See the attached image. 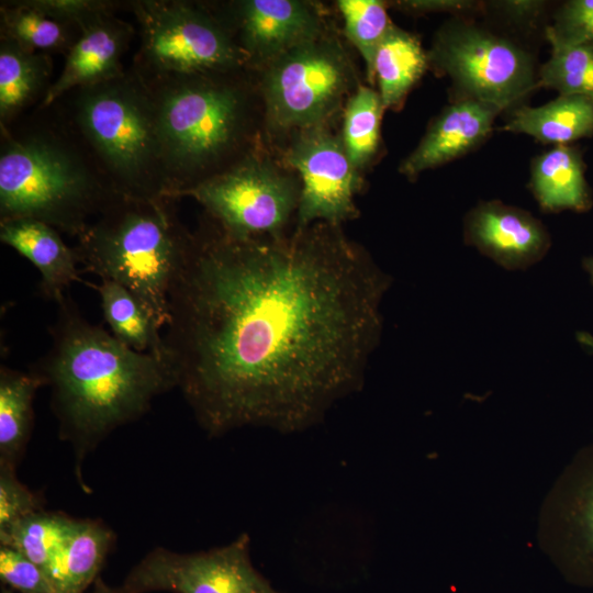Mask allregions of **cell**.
<instances>
[{"label":"cell","mask_w":593,"mask_h":593,"mask_svg":"<svg viewBox=\"0 0 593 593\" xmlns=\"http://www.w3.org/2000/svg\"><path fill=\"white\" fill-rule=\"evenodd\" d=\"M391 278L339 226L191 235L168 296L165 359L209 437L320 423L363 383Z\"/></svg>","instance_id":"6da1fadb"},{"label":"cell","mask_w":593,"mask_h":593,"mask_svg":"<svg viewBox=\"0 0 593 593\" xmlns=\"http://www.w3.org/2000/svg\"><path fill=\"white\" fill-rule=\"evenodd\" d=\"M56 304L51 348L30 370L51 389L58 436L70 445L78 483L87 492L81 473L86 458L177 382L165 358L132 350L91 324L68 294Z\"/></svg>","instance_id":"7a4b0ae2"},{"label":"cell","mask_w":593,"mask_h":593,"mask_svg":"<svg viewBox=\"0 0 593 593\" xmlns=\"http://www.w3.org/2000/svg\"><path fill=\"white\" fill-rule=\"evenodd\" d=\"M166 197L116 193L78 236L75 248L85 271L127 288L161 329L168 296L191 235Z\"/></svg>","instance_id":"3957f363"},{"label":"cell","mask_w":593,"mask_h":593,"mask_svg":"<svg viewBox=\"0 0 593 593\" xmlns=\"http://www.w3.org/2000/svg\"><path fill=\"white\" fill-rule=\"evenodd\" d=\"M115 194L53 143L13 141L1 153V221L33 219L78 237Z\"/></svg>","instance_id":"277c9868"},{"label":"cell","mask_w":593,"mask_h":593,"mask_svg":"<svg viewBox=\"0 0 593 593\" xmlns=\"http://www.w3.org/2000/svg\"><path fill=\"white\" fill-rule=\"evenodd\" d=\"M78 116L85 134L120 180L121 194L164 197L148 172L161 161L155 104L116 77L88 87Z\"/></svg>","instance_id":"5b68a950"},{"label":"cell","mask_w":593,"mask_h":593,"mask_svg":"<svg viewBox=\"0 0 593 593\" xmlns=\"http://www.w3.org/2000/svg\"><path fill=\"white\" fill-rule=\"evenodd\" d=\"M354 83L349 56L323 34L266 65L261 88L267 119L283 131L324 125Z\"/></svg>","instance_id":"8992f818"},{"label":"cell","mask_w":593,"mask_h":593,"mask_svg":"<svg viewBox=\"0 0 593 593\" xmlns=\"http://www.w3.org/2000/svg\"><path fill=\"white\" fill-rule=\"evenodd\" d=\"M243 110L230 86L190 81L167 89L155 104L161 161L181 175L215 163L236 143Z\"/></svg>","instance_id":"52a82bcc"},{"label":"cell","mask_w":593,"mask_h":593,"mask_svg":"<svg viewBox=\"0 0 593 593\" xmlns=\"http://www.w3.org/2000/svg\"><path fill=\"white\" fill-rule=\"evenodd\" d=\"M428 59L462 92L502 111L537 83L533 58L515 43L473 24L455 21L438 32Z\"/></svg>","instance_id":"ba28073f"},{"label":"cell","mask_w":593,"mask_h":593,"mask_svg":"<svg viewBox=\"0 0 593 593\" xmlns=\"http://www.w3.org/2000/svg\"><path fill=\"white\" fill-rule=\"evenodd\" d=\"M301 186L270 161L247 158L194 182L174 198L189 195L225 231L242 237H278L296 213Z\"/></svg>","instance_id":"9c48e42d"},{"label":"cell","mask_w":593,"mask_h":593,"mask_svg":"<svg viewBox=\"0 0 593 593\" xmlns=\"http://www.w3.org/2000/svg\"><path fill=\"white\" fill-rule=\"evenodd\" d=\"M145 60L163 74L195 76L225 71L246 55L208 13L179 1L136 4Z\"/></svg>","instance_id":"30bf717a"},{"label":"cell","mask_w":593,"mask_h":593,"mask_svg":"<svg viewBox=\"0 0 593 593\" xmlns=\"http://www.w3.org/2000/svg\"><path fill=\"white\" fill-rule=\"evenodd\" d=\"M121 588L125 593H283L255 568L246 533L204 551L156 547L131 569Z\"/></svg>","instance_id":"8fae6325"},{"label":"cell","mask_w":593,"mask_h":593,"mask_svg":"<svg viewBox=\"0 0 593 593\" xmlns=\"http://www.w3.org/2000/svg\"><path fill=\"white\" fill-rule=\"evenodd\" d=\"M286 157L301 178L296 228L321 222L339 226L358 216L355 197L362 179L340 136L324 125L298 131Z\"/></svg>","instance_id":"7c38bea8"},{"label":"cell","mask_w":593,"mask_h":593,"mask_svg":"<svg viewBox=\"0 0 593 593\" xmlns=\"http://www.w3.org/2000/svg\"><path fill=\"white\" fill-rule=\"evenodd\" d=\"M546 542L570 582L593 588V443L573 457L546 507Z\"/></svg>","instance_id":"4fadbf2b"},{"label":"cell","mask_w":593,"mask_h":593,"mask_svg":"<svg viewBox=\"0 0 593 593\" xmlns=\"http://www.w3.org/2000/svg\"><path fill=\"white\" fill-rule=\"evenodd\" d=\"M463 237L506 270L529 268L545 257L551 245L538 219L500 201H484L472 208L465 217Z\"/></svg>","instance_id":"5bb4252c"},{"label":"cell","mask_w":593,"mask_h":593,"mask_svg":"<svg viewBox=\"0 0 593 593\" xmlns=\"http://www.w3.org/2000/svg\"><path fill=\"white\" fill-rule=\"evenodd\" d=\"M243 51L261 64L323 35L313 4L299 0H247L238 10Z\"/></svg>","instance_id":"9a60e30c"},{"label":"cell","mask_w":593,"mask_h":593,"mask_svg":"<svg viewBox=\"0 0 593 593\" xmlns=\"http://www.w3.org/2000/svg\"><path fill=\"white\" fill-rule=\"evenodd\" d=\"M499 112L494 107L468 98L448 105L402 161L400 172L414 178L467 154L488 137Z\"/></svg>","instance_id":"2e32d148"},{"label":"cell","mask_w":593,"mask_h":593,"mask_svg":"<svg viewBox=\"0 0 593 593\" xmlns=\"http://www.w3.org/2000/svg\"><path fill=\"white\" fill-rule=\"evenodd\" d=\"M119 22L107 13L80 25L82 35L70 49L59 78L47 89L44 105L74 87H91L118 77L130 33L127 25Z\"/></svg>","instance_id":"e0dca14e"},{"label":"cell","mask_w":593,"mask_h":593,"mask_svg":"<svg viewBox=\"0 0 593 593\" xmlns=\"http://www.w3.org/2000/svg\"><path fill=\"white\" fill-rule=\"evenodd\" d=\"M0 239L38 270L43 298L57 302L66 294V289L79 280L75 248H69L51 225L33 219L3 220Z\"/></svg>","instance_id":"ac0fdd59"},{"label":"cell","mask_w":593,"mask_h":593,"mask_svg":"<svg viewBox=\"0 0 593 593\" xmlns=\"http://www.w3.org/2000/svg\"><path fill=\"white\" fill-rule=\"evenodd\" d=\"M114 542V533L101 519L77 518L47 571L55 593H86L100 577Z\"/></svg>","instance_id":"d6986e66"},{"label":"cell","mask_w":593,"mask_h":593,"mask_svg":"<svg viewBox=\"0 0 593 593\" xmlns=\"http://www.w3.org/2000/svg\"><path fill=\"white\" fill-rule=\"evenodd\" d=\"M530 187L545 211L585 212L592 206L581 153L570 145H556L533 160Z\"/></svg>","instance_id":"ffe728a7"},{"label":"cell","mask_w":593,"mask_h":593,"mask_svg":"<svg viewBox=\"0 0 593 593\" xmlns=\"http://www.w3.org/2000/svg\"><path fill=\"white\" fill-rule=\"evenodd\" d=\"M504 131L524 133L555 145L593 136V101L581 96L559 94L540 107L514 111Z\"/></svg>","instance_id":"44dd1931"},{"label":"cell","mask_w":593,"mask_h":593,"mask_svg":"<svg viewBox=\"0 0 593 593\" xmlns=\"http://www.w3.org/2000/svg\"><path fill=\"white\" fill-rule=\"evenodd\" d=\"M44 380L34 371L0 368V465L18 467L31 438L36 391Z\"/></svg>","instance_id":"7402d4cb"},{"label":"cell","mask_w":593,"mask_h":593,"mask_svg":"<svg viewBox=\"0 0 593 593\" xmlns=\"http://www.w3.org/2000/svg\"><path fill=\"white\" fill-rule=\"evenodd\" d=\"M428 63V54L419 41L393 24L378 47L373 61V77L384 110L401 105Z\"/></svg>","instance_id":"603a6c76"},{"label":"cell","mask_w":593,"mask_h":593,"mask_svg":"<svg viewBox=\"0 0 593 593\" xmlns=\"http://www.w3.org/2000/svg\"><path fill=\"white\" fill-rule=\"evenodd\" d=\"M97 290L111 334L132 350L165 358L161 328L143 303L112 280H101Z\"/></svg>","instance_id":"cb8c5ba5"},{"label":"cell","mask_w":593,"mask_h":593,"mask_svg":"<svg viewBox=\"0 0 593 593\" xmlns=\"http://www.w3.org/2000/svg\"><path fill=\"white\" fill-rule=\"evenodd\" d=\"M77 518L46 510L31 514L0 533V545L10 546L47 574L53 561L75 528Z\"/></svg>","instance_id":"d4e9b609"},{"label":"cell","mask_w":593,"mask_h":593,"mask_svg":"<svg viewBox=\"0 0 593 593\" xmlns=\"http://www.w3.org/2000/svg\"><path fill=\"white\" fill-rule=\"evenodd\" d=\"M42 56L5 38L0 48V114L12 115L38 92L47 75Z\"/></svg>","instance_id":"484cf974"},{"label":"cell","mask_w":593,"mask_h":593,"mask_svg":"<svg viewBox=\"0 0 593 593\" xmlns=\"http://www.w3.org/2000/svg\"><path fill=\"white\" fill-rule=\"evenodd\" d=\"M383 111L379 92L368 86H358L347 100L340 139L358 170L368 165L378 150Z\"/></svg>","instance_id":"4316f807"},{"label":"cell","mask_w":593,"mask_h":593,"mask_svg":"<svg viewBox=\"0 0 593 593\" xmlns=\"http://www.w3.org/2000/svg\"><path fill=\"white\" fill-rule=\"evenodd\" d=\"M546 36L551 55L539 69L538 86L593 101V46L564 43L547 32Z\"/></svg>","instance_id":"83f0119b"},{"label":"cell","mask_w":593,"mask_h":593,"mask_svg":"<svg viewBox=\"0 0 593 593\" xmlns=\"http://www.w3.org/2000/svg\"><path fill=\"white\" fill-rule=\"evenodd\" d=\"M343 19L345 33L362 56L369 82H374V56L393 25L379 0H339L336 2Z\"/></svg>","instance_id":"f1b7e54d"},{"label":"cell","mask_w":593,"mask_h":593,"mask_svg":"<svg viewBox=\"0 0 593 593\" xmlns=\"http://www.w3.org/2000/svg\"><path fill=\"white\" fill-rule=\"evenodd\" d=\"M1 15L5 38L26 51L55 49L66 41L60 22L47 16L29 1L2 9Z\"/></svg>","instance_id":"f546056e"},{"label":"cell","mask_w":593,"mask_h":593,"mask_svg":"<svg viewBox=\"0 0 593 593\" xmlns=\"http://www.w3.org/2000/svg\"><path fill=\"white\" fill-rule=\"evenodd\" d=\"M15 470L0 465V533L22 518L45 510L42 494L23 484Z\"/></svg>","instance_id":"4dcf8cb0"},{"label":"cell","mask_w":593,"mask_h":593,"mask_svg":"<svg viewBox=\"0 0 593 593\" xmlns=\"http://www.w3.org/2000/svg\"><path fill=\"white\" fill-rule=\"evenodd\" d=\"M0 580L16 593H55L46 572L16 549L0 545Z\"/></svg>","instance_id":"1f68e13d"},{"label":"cell","mask_w":593,"mask_h":593,"mask_svg":"<svg viewBox=\"0 0 593 593\" xmlns=\"http://www.w3.org/2000/svg\"><path fill=\"white\" fill-rule=\"evenodd\" d=\"M546 32L564 43L593 46V0L564 2Z\"/></svg>","instance_id":"d6a6232c"},{"label":"cell","mask_w":593,"mask_h":593,"mask_svg":"<svg viewBox=\"0 0 593 593\" xmlns=\"http://www.w3.org/2000/svg\"><path fill=\"white\" fill-rule=\"evenodd\" d=\"M34 8L59 22L75 21L79 25L101 14H107L109 3L90 0H35Z\"/></svg>","instance_id":"836d02e7"},{"label":"cell","mask_w":593,"mask_h":593,"mask_svg":"<svg viewBox=\"0 0 593 593\" xmlns=\"http://www.w3.org/2000/svg\"><path fill=\"white\" fill-rule=\"evenodd\" d=\"M395 5L413 12H465L473 9L477 4L463 0H407L398 1Z\"/></svg>","instance_id":"e575fe53"},{"label":"cell","mask_w":593,"mask_h":593,"mask_svg":"<svg viewBox=\"0 0 593 593\" xmlns=\"http://www.w3.org/2000/svg\"><path fill=\"white\" fill-rule=\"evenodd\" d=\"M499 5L504 12L515 19L536 18L545 5L542 1H501Z\"/></svg>","instance_id":"d590c367"},{"label":"cell","mask_w":593,"mask_h":593,"mask_svg":"<svg viewBox=\"0 0 593 593\" xmlns=\"http://www.w3.org/2000/svg\"><path fill=\"white\" fill-rule=\"evenodd\" d=\"M90 593H125L122 588H112L108 585L100 577L92 584Z\"/></svg>","instance_id":"8d00e7d4"},{"label":"cell","mask_w":593,"mask_h":593,"mask_svg":"<svg viewBox=\"0 0 593 593\" xmlns=\"http://www.w3.org/2000/svg\"><path fill=\"white\" fill-rule=\"evenodd\" d=\"M577 339L579 344L585 348L588 351L593 354V335L588 332H578Z\"/></svg>","instance_id":"74e56055"},{"label":"cell","mask_w":593,"mask_h":593,"mask_svg":"<svg viewBox=\"0 0 593 593\" xmlns=\"http://www.w3.org/2000/svg\"><path fill=\"white\" fill-rule=\"evenodd\" d=\"M583 268L589 275L590 281L593 286V256L585 257L582 261Z\"/></svg>","instance_id":"f35d334b"},{"label":"cell","mask_w":593,"mask_h":593,"mask_svg":"<svg viewBox=\"0 0 593 593\" xmlns=\"http://www.w3.org/2000/svg\"><path fill=\"white\" fill-rule=\"evenodd\" d=\"M1 593H16V592L3 586L2 590H1Z\"/></svg>","instance_id":"ab89813d"}]
</instances>
